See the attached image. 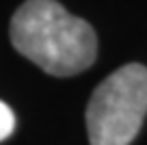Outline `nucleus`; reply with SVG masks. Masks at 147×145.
<instances>
[{
  "mask_svg": "<svg viewBox=\"0 0 147 145\" xmlns=\"http://www.w3.org/2000/svg\"><path fill=\"white\" fill-rule=\"evenodd\" d=\"M15 128V115L5 102H0V141H5L11 136Z\"/></svg>",
  "mask_w": 147,
  "mask_h": 145,
  "instance_id": "7ed1b4c3",
  "label": "nucleus"
},
{
  "mask_svg": "<svg viewBox=\"0 0 147 145\" xmlns=\"http://www.w3.org/2000/svg\"><path fill=\"white\" fill-rule=\"evenodd\" d=\"M15 50L52 76H74L91 67L97 37L91 24L71 15L56 0H26L13 13Z\"/></svg>",
  "mask_w": 147,
  "mask_h": 145,
  "instance_id": "f257e3e1",
  "label": "nucleus"
},
{
  "mask_svg": "<svg viewBox=\"0 0 147 145\" xmlns=\"http://www.w3.org/2000/svg\"><path fill=\"white\" fill-rule=\"evenodd\" d=\"M147 115V67L128 63L110 74L87 106L91 145H130Z\"/></svg>",
  "mask_w": 147,
  "mask_h": 145,
  "instance_id": "f03ea898",
  "label": "nucleus"
}]
</instances>
